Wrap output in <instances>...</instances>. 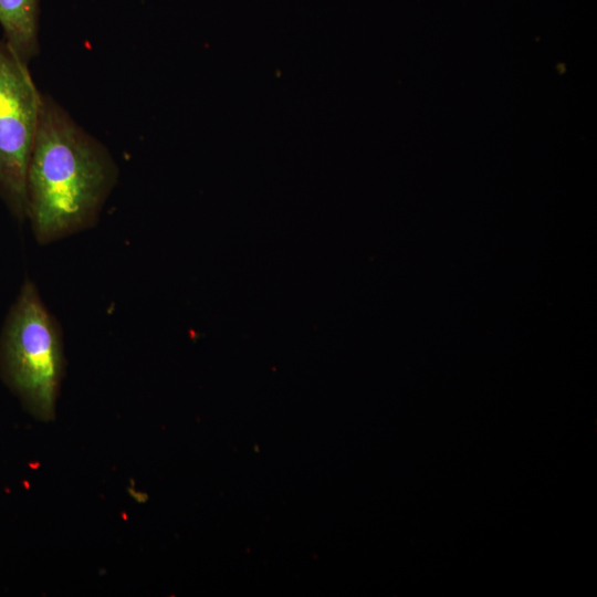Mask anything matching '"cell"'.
Returning <instances> with one entry per match:
<instances>
[{
    "label": "cell",
    "mask_w": 597,
    "mask_h": 597,
    "mask_svg": "<svg viewBox=\"0 0 597 597\" xmlns=\"http://www.w3.org/2000/svg\"><path fill=\"white\" fill-rule=\"evenodd\" d=\"M40 0H0L3 40L27 64L39 53Z\"/></svg>",
    "instance_id": "277c9868"
},
{
    "label": "cell",
    "mask_w": 597,
    "mask_h": 597,
    "mask_svg": "<svg viewBox=\"0 0 597 597\" xmlns=\"http://www.w3.org/2000/svg\"><path fill=\"white\" fill-rule=\"evenodd\" d=\"M64 367L61 326L34 283L25 280L1 332V377L33 417L50 421Z\"/></svg>",
    "instance_id": "7a4b0ae2"
},
{
    "label": "cell",
    "mask_w": 597,
    "mask_h": 597,
    "mask_svg": "<svg viewBox=\"0 0 597 597\" xmlns=\"http://www.w3.org/2000/svg\"><path fill=\"white\" fill-rule=\"evenodd\" d=\"M40 102L28 64L0 40V197L18 221L27 219V171Z\"/></svg>",
    "instance_id": "3957f363"
},
{
    "label": "cell",
    "mask_w": 597,
    "mask_h": 597,
    "mask_svg": "<svg viewBox=\"0 0 597 597\" xmlns=\"http://www.w3.org/2000/svg\"><path fill=\"white\" fill-rule=\"evenodd\" d=\"M118 172L108 149L41 94L27 171V218L36 241L46 244L94 227Z\"/></svg>",
    "instance_id": "6da1fadb"
}]
</instances>
